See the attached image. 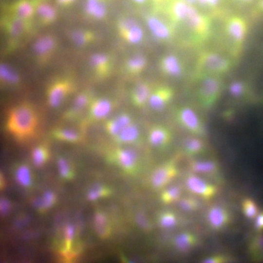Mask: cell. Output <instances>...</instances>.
<instances>
[{
	"label": "cell",
	"instance_id": "obj_57",
	"mask_svg": "<svg viewBox=\"0 0 263 263\" xmlns=\"http://www.w3.org/2000/svg\"><path fill=\"white\" fill-rule=\"evenodd\" d=\"M262 100H263V99H262Z\"/></svg>",
	"mask_w": 263,
	"mask_h": 263
},
{
	"label": "cell",
	"instance_id": "obj_43",
	"mask_svg": "<svg viewBox=\"0 0 263 263\" xmlns=\"http://www.w3.org/2000/svg\"><path fill=\"white\" fill-rule=\"evenodd\" d=\"M58 166L60 174L65 178H68L71 175L70 167L67 161L63 159H60L58 162Z\"/></svg>",
	"mask_w": 263,
	"mask_h": 263
},
{
	"label": "cell",
	"instance_id": "obj_50",
	"mask_svg": "<svg viewBox=\"0 0 263 263\" xmlns=\"http://www.w3.org/2000/svg\"><path fill=\"white\" fill-rule=\"evenodd\" d=\"M0 209L2 214H6L10 209V203L6 199H2L0 203Z\"/></svg>",
	"mask_w": 263,
	"mask_h": 263
},
{
	"label": "cell",
	"instance_id": "obj_18",
	"mask_svg": "<svg viewBox=\"0 0 263 263\" xmlns=\"http://www.w3.org/2000/svg\"><path fill=\"white\" fill-rule=\"evenodd\" d=\"M161 68L165 75L170 76H179L183 72V68L180 61L173 55L168 56L163 59Z\"/></svg>",
	"mask_w": 263,
	"mask_h": 263
},
{
	"label": "cell",
	"instance_id": "obj_22",
	"mask_svg": "<svg viewBox=\"0 0 263 263\" xmlns=\"http://www.w3.org/2000/svg\"><path fill=\"white\" fill-rule=\"evenodd\" d=\"M186 152L191 155L198 154L204 150L205 145L200 137L192 136L187 138L184 143Z\"/></svg>",
	"mask_w": 263,
	"mask_h": 263
},
{
	"label": "cell",
	"instance_id": "obj_49",
	"mask_svg": "<svg viewBox=\"0 0 263 263\" xmlns=\"http://www.w3.org/2000/svg\"><path fill=\"white\" fill-rule=\"evenodd\" d=\"M225 258L220 255L214 256L210 257L205 259L203 263H222L225 262Z\"/></svg>",
	"mask_w": 263,
	"mask_h": 263
},
{
	"label": "cell",
	"instance_id": "obj_15",
	"mask_svg": "<svg viewBox=\"0 0 263 263\" xmlns=\"http://www.w3.org/2000/svg\"><path fill=\"white\" fill-rule=\"evenodd\" d=\"M113 139L118 144H135L140 139V132L138 127L133 122Z\"/></svg>",
	"mask_w": 263,
	"mask_h": 263
},
{
	"label": "cell",
	"instance_id": "obj_51",
	"mask_svg": "<svg viewBox=\"0 0 263 263\" xmlns=\"http://www.w3.org/2000/svg\"><path fill=\"white\" fill-rule=\"evenodd\" d=\"M255 227L259 231L263 229V211L256 216Z\"/></svg>",
	"mask_w": 263,
	"mask_h": 263
},
{
	"label": "cell",
	"instance_id": "obj_3",
	"mask_svg": "<svg viewBox=\"0 0 263 263\" xmlns=\"http://www.w3.org/2000/svg\"><path fill=\"white\" fill-rule=\"evenodd\" d=\"M219 77L209 75L200 78L201 82L197 95L199 104L203 108H211L218 101L222 90V81Z\"/></svg>",
	"mask_w": 263,
	"mask_h": 263
},
{
	"label": "cell",
	"instance_id": "obj_10",
	"mask_svg": "<svg viewBox=\"0 0 263 263\" xmlns=\"http://www.w3.org/2000/svg\"><path fill=\"white\" fill-rule=\"evenodd\" d=\"M185 21L193 32L202 36L205 35L209 29L208 19L191 5Z\"/></svg>",
	"mask_w": 263,
	"mask_h": 263
},
{
	"label": "cell",
	"instance_id": "obj_44",
	"mask_svg": "<svg viewBox=\"0 0 263 263\" xmlns=\"http://www.w3.org/2000/svg\"><path fill=\"white\" fill-rule=\"evenodd\" d=\"M95 222L97 229L100 233H103V230L106 226L107 219L105 215L102 213H97L95 217Z\"/></svg>",
	"mask_w": 263,
	"mask_h": 263
},
{
	"label": "cell",
	"instance_id": "obj_1",
	"mask_svg": "<svg viewBox=\"0 0 263 263\" xmlns=\"http://www.w3.org/2000/svg\"><path fill=\"white\" fill-rule=\"evenodd\" d=\"M37 127L36 114L29 106L22 105L10 112L7 127L18 138L24 139L33 135Z\"/></svg>",
	"mask_w": 263,
	"mask_h": 263
},
{
	"label": "cell",
	"instance_id": "obj_26",
	"mask_svg": "<svg viewBox=\"0 0 263 263\" xmlns=\"http://www.w3.org/2000/svg\"><path fill=\"white\" fill-rule=\"evenodd\" d=\"M194 236L189 233L179 234L175 240V244L178 249L185 251L188 249L196 243Z\"/></svg>",
	"mask_w": 263,
	"mask_h": 263
},
{
	"label": "cell",
	"instance_id": "obj_24",
	"mask_svg": "<svg viewBox=\"0 0 263 263\" xmlns=\"http://www.w3.org/2000/svg\"><path fill=\"white\" fill-rule=\"evenodd\" d=\"M120 36L128 42L136 44L142 40L143 32L141 28L137 24L128 30L120 34Z\"/></svg>",
	"mask_w": 263,
	"mask_h": 263
},
{
	"label": "cell",
	"instance_id": "obj_46",
	"mask_svg": "<svg viewBox=\"0 0 263 263\" xmlns=\"http://www.w3.org/2000/svg\"><path fill=\"white\" fill-rule=\"evenodd\" d=\"M31 6L27 2H22L19 6L18 12L22 17H27L29 16L32 13Z\"/></svg>",
	"mask_w": 263,
	"mask_h": 263
},
{
	"label": "cell",
	"instance_id": "obj_40",
	"mask_svg": "<svg viewBox=\"0 0 263 263\" xmlns=\"http://www.w3.org/2000/svg\"><path fill=\"white\" fill-rule=\"evenodd\" d=\"M107 194V189L101 187H96L90 191L88 193V198L91 200H95Z\"/></svg>",
	"mask_w": 263,
	"mask_h": 263
},
{
	"label": "cell",
	"instance_id": "obj_23",
	"mask_svg": "<svg viewBox=\"0 0 263 263\" xmlns=\"http://www.w3.org/2000/svg\"><path fill=\"white\" fill-rule=\"evenodd\" d=\"M217 164L212 161H197L191 163L192 170L197 173H210L217 169Z\"/></svg>",
	"mask_w": 263,
	"mask_h": 263
},
{
	"label": "cell",
	"instance_id": "obj_25",
	"mask_svg": "<svg viewBox=\"0 0 263 263\" xmlns=\"http://www.w3.org/2000/svg\"><path fill=\"white\" fill-rule=\"evenodd\" d=\"M86 8L88 14L96 18H103L106 13L105 5L99 0H88Z\"/></svg>",
	"mask_w": 263,
	"mask_h": 263
},
{
	"label": "cell",
	"instance_id": "obj_17",
	"mask_svg": "<svg viewBox=\"0 0 263 263\" xmlns=\"http://www.w3.org/2000/svg\"><path fill=\"white\" fill-rule=\"evenodd\" d=\"M147 24L154 36L160 40L169 39L171 34L170 28L161 20L155 17H149Z\"/></svg>",
	"mask_w": 263,
	"mask_h": 263
},
{
	"label": "cell",
	"instance_id": "obj_6",
	"mask_svg": "<svg viewBox=\"0 0 263 263\" xmlns=\"http://www.w3.org/2000/svg\"><path fill=\"white\" fill-rule=\"evenodd\" d=\"M172 138L171 131L165 126L155 124L149 129L148 140L153 147L159 148L166 147L171 143Z\"/></svg>",
	"mask_w": 263,
	"mask_h": 263
},
{
	"label": "cell",
	"instance_id": "obj_5",
	"mask_svg": "<svg viewBox=\"0 0 263 263\" xmlns=\"http://www.w3.org/2000/svg\"><path fill=\"white\" fill-rule=\"evenodd\" d=\"M112 158L125 171L132 173L137 169L138 159L136 152L132 149L118 147L111 154Z\"/></svg>",
	"mask_w": 263,
	"mask_h": 263
},
{
	"label": "cell",
	"instance_id": "obj_36",
	"mask_svg": "<svg viewBox=\"0 0 263 263\" xmlns=\"http://www.w3.org/2000/svg\"><path fill=\"white\" fill-rule=\"evenodd\" d=\"M55 200V197L54 194L51 192H47L42 199L37 200L35 203L38 207L48 208L53 205Z\"/></svg>",
	"mask_w": 263,
	"mask_h": 263
},
{
	"label": "cell",
	"instance_id": "obj_8",
	"mask_svg": "<svg viewBox=\"0 0 263 263\" xmlns=\"http://www.w3.org/2000/svg\"><path fill=\"white\" fill-rule=\"evenodd\" d=\"M186 183L188 188L191 192L206 199L211 198L217 192V188L214 186L206 183L194 175L188 176Z\"/></svg>",
	"mask_w": 263,
	"mask_h": 263
},
{
	"label": "cell",
	"instance_id": "obj_53",
	"mask_svg": "<svg viewBox=\"0 0 263 263\" xmlns=\"http://www.w3.org/2000/svg\"><path fill=\"white\" fill-rule=\"evenodd\" d=\"M258 6L259 8L263 11V0H259Z\"/></svg>",
	"mask_w": 263,
	"mask_h": 263
},
{
	"label": "cell",
	"instance_id": "obj_29",
	"mask_svg": "<svg viewBox=\"0 0 263 263\" xmlns=\"http://www.w3.org/2000/svg\"><path fill=\"white\" fill-rule=\"evenodd\" d=\"M54 135L57 139L69 142H75L80 139L78 133L71 130H56L54 132Z\"/></svg>",
	"mask_w": 263,
	"mask_h": 263
},
{
	"label": "cell",
	"instance_id": "obj_37",
	"mask_svg": "<svg viewBox=\"0 0 263 263\" xmlns=\"http://www.w3.org/2000/svg\"><path fill=\"white\" fill-rule=\"evenodd\" d=\"M0 75L3 79L9 82H15L18 80L17 75L6 65L0 66Z\"/></svg>",
	"mask_w": 263,
	"mask_h": 263
},
{
	"label": "cell",
	"instance_id": "obj_52",
	"mask_svg": "<svg viewBox=\"0 0 263 263\" xmlns=\"http://www.w3.org/2000/svg\"><path fill=\"white\" fill-rule=\"evenodd\" d=\"M183 0L186 2V3H187L188 4L191 5L194 4L197 1V0Z\"/></svg>",
	"mask_w": 263,
	"mask_h": 263
},
{
	"label": "cell",
	"instance_id": "obj_13",
	"mask_svg": "<svg viewBox=\"0 0 263 263\" xmlns=\"http://www.w3.org/2000/svg\"><path fill=\"white\" fill-rule=\"evenodd\" d=\"M152 90L150 83L147 82L139 83L131 92V99L132 104L138 108L145 107L148 104Z\"/></svg>",
	"mask_w": 263,
	"mask_h": 263
},
{
	"label": "cell",
	"instance_id": "obj_9",
	"mask_svg": "<svg viewBox=\"0 0 263 263\" xmlns=\"http://www.w3.org/2000/svg\"><path fill=\"white\" fill-rule=\"evenodd\" d=\"M226 31L228 36L238 45L242 44L245 37L247 26L243 18L235 16L229 18L227 21Z\"/></svg>",
	"mask_w": 263,
	"mask_h": 263
},
{
	"label": "cell",
	"instance_id": "obj_32",
	"mask_svg": "<svg viewBox=\"0 0 263 263\" xmlns=\"http://www.w3.org/2000/svg\"><path fill=\"white\" fill-rule=\"evenodd\" d=\"M53 40L44 37L38 40L35 45V50L38 54H44L49 51L53 46Z\"/></svg>",
	"mask_w": 263,
	"mask_h": 263
},
{
	"label": "cell",
	"instance_id": "obj_28",
	"mask_svg": "<svg viewBox=\"0 0 263 263\" xmlns=\"http://www.w3.org/2000/svg\"><path fill=\"white\" fill-rule=\"evenodd\" d=\"M91 61L100 75H104L108 73V58L106 56L96 54L92 57Z\"/></svg>",
	"mask_w": 263,
	"mask_h": 263
},
{
	"label": "cell",
	"instance_id": "obj_27",
	"mask_svg": "<svg viewBox=\"0 0 263 263\" xmlns=\"http://www.w3.org/2000/svg\"><path fill=\"white\" fill-rule=\"evenodd\" d=\"M91 99L87 94H81L78 95L74 104L73 108L68 112L70 116L76 115L77 113L91 103Z\"/></svg>",
	"mask_w": 263,
	"mask_h": 263
},
{
	"label": "cell",
	"instance_id": "obj_31",
	"mask_svg": "<svg viewBox=\"0 0 263 263\" xmlns=\"http://www.w3.org/2000/svg\"><path fill=\"white\" fill-rule=\"evenodd\" d=\"M18 181L23 186H27L31 183V174L29 169L25 166L19 167L16 172Z\"/></svg>",
	"mask_w": 263,
	"mask_h": 263
},
{
	"label": "cell",
	"instance_id": "obj_30",
	"mask_svg": "<svg viewBox=\"0 0 263 263\" xmlns=\"http://www.w3.org/2000/svg\"><path fill=\"white\" fill-rule=\"evenodd\" d=\"M243 208L244 215L250 219L256 217L258 215V207L254 201L251 199H245L243 203Z\"/></svg>",
	"mask_w": 263,
	"mask_h": 263
},
{
	"label": "cell",
	"instance_id": "obj_12",
	"mask_svg": "<svg viewBox=\"0 0 263 263\" xmlns=\"http://www.w3.org/2000/svg\"><path fill=\"white\" fill-rule=\"evenodd\" d=\"M115 104L106 98L92 101L90 106V117L92 120L97 121L105 118L114 107Z\"/></svg>",
	"mask_w": 263,
	"mask_h": 263
},
{
	"label": "cell",
	"instance_id": "obj_35",
	"mask_svg": "<svg viewBox=\"0 0 263 263\" xmlns=\"http://www.w3.org/2000/svg\"><path fill=\"white\" fill-rule=\"evenodd\" d=\"M180 194L178 187H171L166 190L162 194V199L166 203H171L177 200Z\"/></svg>",
	"mask_w": 263,
	"mask_h": 263
},
{
	"label": "cell",
	"instance_id": "obj_7",
	"mask_svg": "<svg viewBox=\"0 0 263 263\" xmlns=\"http://www.w3.org/2000/svg\"><path fill=\"white\" fill-rule=\"evenodd\" d=\"M174 95L173 90L168 86H159L153 89L148 104L153 110H163L170 102Z\"/></svg>",
	"mask_w": 263,
	"mask_h": 263
},
{
	"label": "cell",
	"instance_id": "obj_4",
	"mask_svg": "<svg viewBox=\"0 0 263 263\" xmlns=\"http://www.w3.org/2000/svg\"><path fill=\"white\" fill-rule=\"evenodd\" d=\"M175 117L178 123L194 136L203 137L206 135V129L202 119L190 106L183 105L175 111Z\"/></svg>",
	"mask_w": 263,
	"mask_h": 263
},
{
	"label": "cell",
	"instance_id": "obj_19",
	"mask_svg": "<svg viewBox=\"0 0 263 263\" xmlns=\"http://www.w3.org/2000/svg\"><path fill=\"white\" fill-rule=\"evenodd\" d=\"M70 88L68 84L60 82L54 85L49 93V104L54 107L59 105Z\"/></svg>",
	"mask_w": 263,
	"mask_h": 263
},
{
	"label": "cell",
	"instance_id": "obj_34",
	"mask_svg": "<svg viewBox=\"0 0 263 263\" xmlns=\"http://www.w3.org/2000/svg\"><path fill=\"white\" fill-rule=\"evenodd\" d=\"M245 90L246 86L245 84L240 81L233 82L229 87L230 94L234 97L241 96L245 93Z\"/></svg>",
	"mask_w": 263,
	"mask_h": 263
},
{
	"label": "cell",
	"instance_id": "obj_2",
	"mask_svg": "<svg viewBox=\"0 0 263 263\" xmlns=\"http://www.w3.org/2000/svg\"><path fill=\"white\" fill-rule=\"evenodd\" d=\"M231 68L230 62L212 52L203 53L200 56L197 68V76L201 78L205 76H219L228 72Z\"/></svg>",
	"mask_w": 263,
	"mask_h": 263
},
{
	"label": "cell",
	"instance_id": "obj_14",
	"mask_svg": "<svg viewBox=\"0 0 263 263\" xmlns=\"http://www.w3.org/2000/svg\"><path fill=\"white\" fill-rule=\"evenodd\" d=\"M133 122L131 115L127 112H123L116 117L108 120L105 124V128L108 133L113 138L124 128Z\"/></svg>",
	"mask_w": 263,
	"mask_h": 263
},
{
	"label": "cell",
	"instance_id": "obj_55",
	"mask_svg": "<svg viewBox=\"0 0 263 263\" xmlns=\"http://www.w3.org/2000/svg\"><path fill=\"white\" fill-rule=\"evenodd\" d=\"M73 0H59L60 2L66 3L73 1Z\"/></svg>",
	"mask_w": 263,
	"mask_h": 263
},
{
	"label": "cell",
	"instance_id": "obj_56",
	"mask_svg": "<svg viewBox=\"0 0 263 263\" xmlns=\"http://www.w3.org/2000/svg\"><path fill=\"white\" fill-rule=\"evenodd\" d=\"M240 0L244 2L249 3V2H252L253 0Z\"/></svg>",
	"mask_w": 263,
	"mask_h": 263
},
{
	"label": "cell",
	"instance_id": "obj_33",
	"mask_svg": "<svg viewBox=\"0 0 263 263\" xmlns=\"http://www.w3.org/2000/svg\"><path fill=\"white\" fill-rule=\"evenodd\" d=\"M48 155L47 149L42 146L36 148L33 152V160L37 166H40L43 164L48 158Z\"/></svg>",
	"mask_w": 263,
	"mask_h": 263
},
{
	"label": "cell",
	"instance_id": "obj_11",
	"mask_svg": "<svg viewBox=\"0 0 263 263\" xmlns=\"http://www.w3.org/2000/svg\"><path fill=\"white\" fill-rule=\"evenodd\" d=\"M177 173V170L173 163H166L153 172L151 177L152 183L155 187H162L170 182Z\"/></svg>",
	"mask_w": 263,
	"mask_h": 263
},
{
	"label": "cell",
	"instance_id": "obj_47",
	"mask_svg": "<svg viewBox=\"0 0 263 263\" xmlns=\"http://www.w3.org/2000/svg\"><path fill=\"white\" fill-rule=\"evenodd\" d=\"M74 235V228L73 226L69 225L66 229V238L67 243V249L66 251H67L69 249L70 246L71 241H72Z\"/></svg>",
	"mask_w": 263,
	"mask_h": 263
},
{
	"label": "cell",
	"instance_id": "obj_21",
	"mask_svg": "<svg viewBox=\"0 0 263 263\" xmlns=\"http://www.w3.org/2000/svg\"><path fill=\"white\" fill-rule=\"evenodd\" d=\"M146 64V60L143 56L137 55L131 57L127 61L126 68L129 74L135 75L143 71Z\"/></svg>",
	"mask_w": 263,
	"mask_h": 263
},
{
	"label": "cell",
	"instance_id": "obj_39",
	"mask_svg": "<svg viewBox=\"0 0 263 263\" xmlns=\"http://www.w3.org/2000/svg\"><path fill=\"white\" fill-rule=\"evenodd\" d=\"M176 222L175 215L170 212H167L162 215L160 219L162 226L165 227H170L173 226Z\"/></svg>",
	"mask_w": 263,
	"mask_h": 263
},
{
	"label": "cell",
	"instance_id": "obj_45",
	"mask_svg": "<svg viewBox=\"0 0 263 263\" xmlns=\"http://www.w3.org/2000/svg\"><path fill=\"white\" fill-rule=\"evenodd\" d=\"M253 251L257 256H263V237H258L254 241Z\"/></svg>",
	"mask_w": 263,
	"mask_h": 263
},
{
	"label": "cell",
	"instance_id": "obj_16",
	"mask_svg": "<svg viewBox=\"0 0 263 263\" xmlns=\"http://www.w3.org/2000/svg\"><path fill=\"white\" fill-rule=\"evenodd\" d=\"M207 219L212 228L219 229L225 226L229 222V215L225 209L219 207H214L208 211Z\"/></svg>",
	"mask_w": 263,
	"mask_h": 263
},
{
	"label": "cell",
	"instance_id": "obj_41",
	"mask_svg": "<svg viewBox=\"0 0 263 263\" xmlns=\"http://www.w3.org/2000/svg\"><path fill=\"white\" fill-rule=\"evenodd\" d=\"M180 206L185 210H193L198 207V203L194 199L185 198L181 201Z\"/></svg>",
	"mask_w": 263,
	"mask_h": 263
},
{
	"label": "cell",
	"instance_id": "obj_20",
	"mask_svg": "<svg viewBox=\"0 0 263 263\" xmlns=\"http://www.w3.org/2000/svg\"><path fill=\"white\" fill-rule=\"evenodd\" d=\"M189 5L183 0L174 1L170 8L173 19L177 21H185L188 16Z\"/></svg>",
	"mask_w": 263,
	"mask_h": 263
},
{
	"label": "cell",
	"instance_id": "obj_42",
	"mask_svg": "<svg viewBox=\"0 0 263 263\" xmlns=\"http://www.w3.org/2000/svg\"><path fill=\"white\" fill-rule=\"evenodd\" d=\"M38 11L41 16L47 19H52L55 16V12L53 9L46 4L40 5L38 7Z\"/></svg>",
	"mask_w": 263,
	"mask_h": 263
},
{
	"label": "cell",
	"instance_id": "obj_54",
	"mask_svg": "<svg viewBox=\"0 0 263 263\" xmlns=\"http://www.w3.org/2000/svg\"><path fill=\"white\" fill-rule=\"evenodd\" d=\"M132 0L138 4H142L147 1V0Z\"/></svg>",
	"mask_w": 263,
	"mask_h": 263
},
{
	"label": "cell",
	"instance_id": "obj_38",
	"mask_svg": "<svg viewBox=\"0 0 263 263\" xmlns=\"http://www.w3.org/2000/svg\"><path fill=\"white\" fill-rule=\"evenodd\" d=\"M138 24L137 22L132 18H125L121 19L118 23L119 34H121L134 26Z\"/></svg>",
	"mask_w": 263,
	"mask_h": 263
},
{
	"label": "cell",
	"instance_id": "obj_48",
	"mask_svg": "<svg viewBox=\"0 0 263 263\" xmlns=\"http://www.w3.org/2000/svg\"><path fill=\"white\" fill-rule=\"evenodd\" d=\"M73 37L74 40L78 44H83L87 40V36L81 32L75 33Z\"/></svg>",
	"mask_w": 263,
	"mask_h": 263
}]
</instances>
